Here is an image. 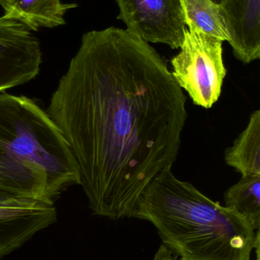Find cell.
<instances>
[{"instance_id": "6da1fadb", "label": "cell", "mask_w": 260, "mask_h": 260, "mask_svg": "<svg viewBox=\"0 0 260 260\" xmlns=\"http://www.w3.org/2000/svg\"><path fill=\"white\" fill-rule=\"evenodd\" d=\"M186 104L149 43L116 27L82 35L46 111L70 146L94 215L131 218L143 189L177 160Z\"/></svg>"}, {"instance_id": "7a4b0ae2", "label": "cell", "mask_w": 260, "mask_h": 260, "mask_svg": "<svg viewBox=\"0 0 260 260\" xmlns=\"http://www.w3.org/2000/svg\"><path fill=\"white\" fill-rule=\"evenodd\" d=\"M131 218L151 222L163 245L181 260H250L253 249L259 252V230L171 169L143 189Z\"/></svg>"}, {"instance_id": "3957f363", "label": "cell", "mask_w": 260, "mask_h": 260, "mask_svg": "<svg viewBox=\"0 0 260 260\" xmlns=\"http://www.w3.org/2000/svg\"><path fill=\"white\" fill-rule=\"evenodd\" d=\"M79 168L47 111L25 96L0 94V192L54 203Z\"/></svg>"}, {"instance_id": "277c9868", "label": "cell", "mask_w": 260, "mask_h": 260, "mask_svg": "<svg viewBox=\"0 0 260 260\" xmlns=\"http://www.w3.org/2000/svg\"><path fill=\"white\" fill-rule=\"evenodd\" d=\"M180 48L171 59L172 76L195 105L212 108L219 100L227 74L223 41L186 28Z\"/></svg>"}, {"instance_id": "5b68a950", "label": "cell", "mask_w": 260, "mask_h": 260, "mask_svg": "<svg viewBox=\"0 0 260 260\" xmlns=\"http://www.w3.org/2000/svg\"><path fill=\"white\" fill-rule=\"evenodd\" d=\"M126 30L148 43L179 49L186 23L180 0H115Z\"/></svg>"}, {"instance_id": "8992f818", "label": "cell", "mask_w": 260, "mask_h": 260, "mask_svg": "<svg viewBox=\"0 0 260 260\" xmlns=\"http://www.w3.org/2000/svg\"><path fill=\"white\" fill-rule=\"evenodd\" d=\"M42 52L26 26L0 17V94L33 80L39 74Z\"/></svg>"}, {"instance_id": "52a82bcc", "label": "cell", "mask_w": 260, "mask_h": 260, "mask_svg": "<svg viewBox=\"0 0 260 260\" xmlns=\"http://www.w3.org/2000/svg\"><path fill=\"white\" fill-rule=\"evenodd\" d=\"M228 43L238 60L249 64L260 58V0H221Z\"/></svg>"}, {"instance_id": "ba28073f", "label": "cell", "mask_w": 260, "mask_h": 260, "mask_svg": "<svg viewBox=\"0 0 260 260\" xmlns=\"http://www.w3.org/2000/svg\"><path fill=\"white\" fill-rule=\"evenodd\" d=\"M4 16L21 23L32 31L66 24L65 15L77 7L61 0H0Z\"/></svg>"}, {"instance_id": "9c48e42d", "label": "cell", "mask_w": 260, "mask_h": 260, "mask_svg": "<svg viewBox=\"0 0 260 260\" xmlns=\"http://www.w3.org/2000/svg\"><path fill=\"white\" fill-rule=\"evenodd\" d=\"M224 160L242 176L260 175V110L253 111L245 129L224 152Z\"/></svg>"}, {"instance_id": "30bf717a", "label": "cell", "mask_w": 260, "mask_h": 260, "mask_svg": "<svg viewBox=\"0 0 260 260\" xmlns=\"http://www.w3.org/2000/svg\"><path fill=\"white\" fill-rule=\"evenodd\" d=\"M180 3L188 29L228 42L230 38L219 3L215 0H180Z\"/></svg>"}, {"instance_id": "8fae6325", "label": "cell", "mask_w": 260, "mask_h": 260, "mask_svg": "<svg viewBox=\"0 0 260 260\" xmlns=\"http://www.w3.org/2000/svg\"><path fill=\"white\" fill-rule=\"evenodd\" d=\"M225 207L241 217L252 229L260 227V175L242 176L224 195Z\"/></svg>"}, {"instance_id": "7c38bea8", "label": "cell", "mask_w": 260, "mask_h": 260, "mask_svg": "<svg viewBox=\"0 0 260 260\" xmlns=\"http://www.w3.org/2000/svg\"><path fill=\"white\" fill-rule=\"evenodd\" d=\"M19 205L18 197L0 192V242L9 232Z\"/></svg>"}, {"instance_id": "4fadbf2b", "label": "cell", "mask_w": 260, "mask_h": 260, "mask_svg": "<svg viewBox=\"0 0 260 260\" xmlns=\"http://www.w3.org/2000/svg\"><path fill=\"white\" fill-rule=\"evenodd\" d=\"M154 260H177L174 259L172 256H171V252L168 250L166 247L164 246H160V249L157 251V254L155 255ZM257 260H259V258H257Z\"/></svg>"}]
</instances>
